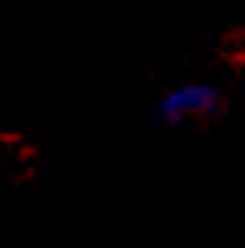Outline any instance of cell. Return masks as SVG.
Wrapping results in <instances>:
<instances>
[{"instance_id": "cell-1", "label": "cell", "mask_w": 245, "mask_h": 248, "mask_svg": "<svg viewBox=\"0 0 245 248\" xmlns=\"http://www.w3.org/2000/svg\"><path fill=\"white\" fill-rule=\"evenodd\" d=\"M222 108V91L208 81H185L164 91L158 101V121L164 124H192L205 121Z\"/></svg>"}]
</instances>
